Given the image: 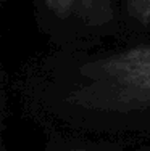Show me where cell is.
I'll list each match as a JSON object with an SVG mask.
<instances>
[{"mask_svg": "<svg viewBox=\"0 0 150 151\" xmlns=\"http://www.w3.org/2000/svg\"><path fill=\"white\" fill-rule=\"evenodd\" d=\"M128 10L139 23L150 24V0H124Z\"/></svg>", "mask_w": 150, "mask_h": 151, "instance_id": "7a4b0ae2", "label": "cell"}, {"mask_svg": "<svg viewBox=\"0 0 150 151\" xmlns=\"http://www.w3.org/2000/svg\"><path fill=\"white\" fill-rule=\"evenodd\" d=\"M133 82L139 105L150 113V45H147L139 53L134 68Z\"/></svg>", "mask_w": 150, "mask_h": 151, "instance_id": "6da1fadb", "label": "cell"}, {"mask_svg": "<svg viewBox=\"0 0 150 151\" xmlns=\"http://www.w3.org/2000/svg\"><path fill=\"white\" fill-rule=\"evenodd\" d=\"M78 0H45L47 6L52 10L57 15H65V13H70L71 8L76 5Z\"/></svg>", "mask_w": 150, "mask_h": 151, "instance_id": "3957f363", "label": "cell"}]
</instances>
